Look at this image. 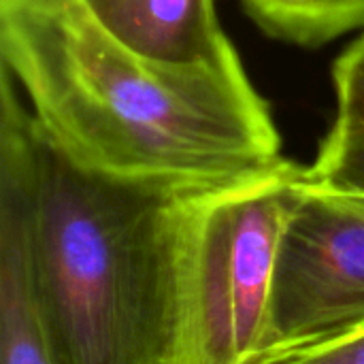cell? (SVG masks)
<instances>
[{
  "label": "cell",
  "mask_w": 364,
  "mask_h": 364,
  "mask_svg": "<svg viewBox=\"0 0 364 364\" xmlns=\"http://www.w3.org/2000/svg\"><path fill=\"white\" fill-rule=\"evenodd\" d=\"M269 364H364V326L322 343L284 354Z\"/></svg>",
  "instance_id": "obj_10"
},
{
  "label": "cell",
  "mask_w": 364,
  "mask_h": 364,
  "mask_svg": "<svg viewBox=\"0 0 364 364\" xmlns=\"http://www.w3.org/2000/svg\"><path fill=\"white\" fill-rule=\"evenodd\" d=\"M337 119L364 124V34L333 64Z\"/></svg>",
  "instance_id": "obj_9"
},
{
  "label": "cell",
  "mask_w": 364,
  "mask_h": 364,
  "mask_svg": "<svg viewBox=\"0 0 364 364\" xmlns=\"http://www.w3.org/2000/svg\"><path fill=\"white\" fill-rule=\"evenodd\" d=\"M203 188L85 171L38 128L28 264L53 364H162L177 228Z\"/></svg>",
  "instance_id": "obj_2"
},
{
  "label": "cell",
  "mask_w": 364,
  "mask_h": 364,
  "mask_svg": "<svg viewBox=\"0 0 364 364\" xmlns=\"http://www.w3.org/2000/svg\"><path fill=\"white\" fill-rule=\"evenodd\" d=\"M124 47L166 64H215L237 53L213 0H81Z\"/></svg>",
  "instance_id": "obj_6"
},
{
  "label": "cell",
  "mask_w": 364,
  "mask_h": 364,
  "mask_svg": "<svg viewBox=\"0 0 364 364\" xmlns=\"http://www.w3.org/2000/svg\"><path fill=\"white\" fill-rule=\"evenodd\" d=\"M307 166H277L198 190L183 207L162 364H269L282 235Z\"/></svg>",
  "instance_id": "obj_3"
},
{
  "label": "cell",
  "mask_w": 364,
  "mask_h": 364,
  "mask_svg": "<svg viewBox=\"0 0 364 364\" xmlns=\"http://www.w3.org/2000/svg\"><path fill=\"white\" fill-rule=\"evenodd\" d=\"M0 87V364H53L28 264L38 126L9 73Z\"/></svg>",
  "instance_id": "obj_5"
},
{
  "label": "cell",
  "mask_w": 364,
  "mask_h": 364,
  "mask_svg": "<svg viewBox=\"0 0 364 364\" xmlns=\"http://www.w3.org/2000/svg\"><path fill=\"white\" fill-rule=\"evenodd\" d=\"M0 58L45 139L85 171L213 186L286 160L239 55L166 64L117 43L81 0H0Z\"/></svg>",
  "instance_id": "obj_1"
},
{
  "label": "cell",
  "mask_w": 364,
  "mask_h": 364,
  "mask_svg": "<svg viewBox=\"0 0 364 364\" xmlns=\"http://www.w3.org/2000/svg\"><path fill=\"white\" fill-rule=\"evenodd\" d=\"M307 177L331 190L364 194V124L335 119L307 166Z\"/></svg>",
  "instance_id": "obj_8"
},
{
  "label": "cell",
  "mask_w": 364,
  "mask_h": 364,
  "mask_svg": "<svg viewBox=\"0 0 364 364\" xmlns=\"http://www.w3.org/2000/svg\"><path fill=\"white\" fill-rule=\"evenodd\" d=\"M363 326L364 194L305 175L275 264L271 360Z\"/></svg>",
  "instance_id": "obj_4"
},
{
  "label": "cell",
  "mask_w": 364,
  "mask_h": 364,
  "mask_svg": "<svg viewBox=\"0 0 364 364\" xmlns=\"http://www.w3.org/2000/svg\"><path fill=\"white\" fill-rule=\"evenodd\" d=\"M53 2H66V0H53Z\"/></svg>",
  "instance_id": "obj_11"
},
{
  "label": "cell",
  "mask_w": 364,
  "mask_h": 364,
  "mask_svg": "<svg viewBox=\"0 0 364 364\" xmlns=\"http://www.w3.org/2000/svg\"><path fill=\"white\" fill-rule=\"evenodd\" d=\"M250 19L271 38L318 49L364 28V0H241Z\"/></svg>",
  "instance_id": "obj_7"
}]
</instances>
